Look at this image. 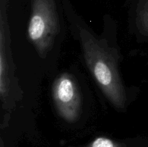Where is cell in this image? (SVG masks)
Returning <instances> with one entry per match:
<instances>
[{
	"label": "cell",
	"mask_w": 148,
	"mask_h": 147,
	"mask_svg": "<svg viewBox=\"0 0 148 147\" xmlns=\"http://www.w3.org/2000/svg\"><path fill=\"white\" fill-rule=\"evenodd\" d=\"M79 36L88 69L108 100L116 108L124 110L127 97L114 50L86 29L80 28Z\"/></svg>",
	"instance_id": "6da1fadb"
},
{
	"label": "cell",
	"mask_w": 148,
	"mask_h": 147,
	"mask_svg": "<svg viewBox=\"0 0 148 147\" xmlns=\"http://www.w3.org/2000/svg\"><path fill=\"white\" fill-rule=\"evenodd\" d=\"M27 34L39 56L44 58L60 30L55 0H32Z\"/></svg>",
	"instance_id": "7a4b0ae2"
},
{
	"label": "cell",
	"mask_w": 148,
	"mask_h": 147,
	"mask_svg": "<svg viewBox=\"0 0 148 147\" xmlns=\"http://www.w3.org/2000/svg\"><path fill=\"white\" fill-rule=\"evenodd\" d=\"M53 99L59 115L69 122L77 120L81 112L82 99L74 78L64 73L55 80Z\"/></svg>",
	"instance_id": "3957f363"
},
{
	"label": "cell",
	"mask_w": 148,
	"mask_h": 147,
	"mask_svg": "<svg viewBox=\"0 0 148 147\" xmlns=\"http://www.w3.org/2000/svg\"><path fill=\"white\" fill-rule=\"evenodd\" d=\"M0 92L1 97L7 95L8 91V63L6 57L5 46L4 40V31L1 25L0 37Z\"/></svg>",
	"instance_id": "277c9868"
},
{
	"label": "cell",
	"mask_w": 148,
	"mask_h": 147,
	"mask_svg": "<svg viewBox=\"0 0 148 147\" xmlns=\"http://www.w3.org/2000/svg\"><path fill=\"white\" fill-rule=\"evenodd\" d=\"M137 18L140 26L148 33V0H139Z\"/></svg>",
	"instance_id": "5b68a950"
},
{
	"label": "cell",
	"mask_w": 148,
	"mask_h": 147,
	"mask_svg": "<svg viewBox=\"0 0 148 147\" xmlns=\"http://www.w3.org/2000/svg\"><path fill=\"white\" fill-rule=\"evenodd\" d=\"M88 147H120L119 144L105 137H99L96 138Z\"/></svg>",
	"instance_id": "8992f818"
}]
</instances>
